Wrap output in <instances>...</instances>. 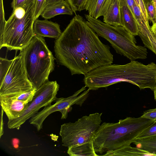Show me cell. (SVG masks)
<instances>
[{
    "instance_id": "4316f807",
    "label": "cell",
    "mask_w": 156,
    "mask_h": 156,
    "mask_svg": "<svg viewBox=\"0 0 156 156\" xmlns=\"http://www.w3.org/2000/svg\"><path fill=\"white\" fill-rule=\"evenodd\" d=\"M148 13L149 20L152 24L155 23V13L152 2L147 3L145 5Z\"/></svg>"
},
{
    "instance_id": "ffe728a7",
    "label": "cell",
    "mask_w": 156,
    "mask_h": 156,
    "mask_svg": "<svg viewBox=\"0 0 156 156\" xmlns=\"http://www.w3.org/2000/svg\"><path fill=\"white\" fill-rule=\"evenodd\" d=\"M133 143L136 147L156 156V137L136 140Z\"/></svg>"
},
{
    "instance_id": "ac0fdd59",
    "label": "cell",
    "mask_w": 156,
    "mask_h": 156,
    "mask_svg": "<svg viewBox=\"0 0 156 156\" xmlns=\"http://www.w3.org/2000/svg\"><path fill=\"white\" fill-rule=\"evenodd\" d=\"M67 154L70 156H98L95 151L92 140L68 147Z\"/></svg>"
},
{
    "instance_id": "cb8c5ba5",
    "label": "cell",
    "mask_w": 156,
    "mask_h": 156,
    "mask_svg": "<svg viewBox=\"0 0 156 156\" xmlns=\"http://www.w3.org/2000/svg\"><path fill=\"white\" fill-rule=\"evenodd\" d=\"M36 90L34 88L32 90L23 93L12 98L20 101L29 103L33 99Z\"/></svg>"
},
{
    "instance_id": "7a4b0ae2",
    "label": "cell",
    "mask_w": 156,
    "mask_h": 156,
    "mask_svg": "<svg viewBox=\"0 0 156 156\" xmlns=\"http://www.w3.org/2000/svg\"><path fill=\"white\" fill-rule=\"evenodd\" d=\"M83 81L90 90L125 82L136 85L140 90L149 88L154 91L156 86V64L151 62L145 65L132 60L125 65H104L84 75Z\"/></svg>"
},
{
    "instance_id": "d4e9b609",
    "label": "cell",
    "mask_w": 156,
    "mask_h": 156,
    "mask_svg": "<svg viewBox=\"0 0 156 156\" xmlns=\"http://www.w3.org/2000/svg\"><path fill=\"white\" fill-rule=\"evenodd\" d=\"M46 0H35L34 11V20L38 18L46 6Z\"/></svg>"
},
{
    "instance_id": "603a6c76",
    "label": "cell",
    "mask_w": 156,
    "mask_h": 156,
    "mask_svg": "<svg viewBox=\"0 0 156 156\" xmlns=\"http://www.w3.org/2000/svg\"><path fill=\"white\" fill-rule=\"evenodd\" d=\"M73 12L76 14V12H80L86 9L88 0H67Z\"/></svg>"
},
{
    "instance_id": "7c38bea8",
    "label": "cell",
    "mask_w": 156,
    "mask_h": 156,
    "mask_svg": "<svg viewBox=\"0 0 156 156\" xmlns=\"http://www.w3.org/2000/svg\"><path fill=\"white\" fill-rule=\"evenodd\" d=\"M0 105L8 120L19 117L28 107L29 103L19 101L14 98L0 97Z\"/></svg>"
},
{
    "instance_id": "3957f363",
    "label": "cell",
    "mask_w": 156,
    "mask_h": 156,
    "mask_svg": "<svg viewBox=\"0 0 156 156\" xmlns=\"http://www.w3.org/2000/svg\"><path fill=\"white\" fill-rule=\"evenodd\" d=\"M154 122L141 117H127L116 123L104 122L92 138L95 151L102 154L130 145L143 130Z\"/></svg>"
},
{
    "instance_id": "d590c367",
    "label": "cell",
    "mask_w": 156,
    "mask_h": 156,
    "mask_svg": "<svg viewBox=\"0 0 156 156\" xmlns=\"http://www.w3.org/2000/svg\"><path fill=\"white\" fill-rule=\"evenodd\" d=\"M136 5L140 7L139 0H134Z\"/></svg>"
},
{
    "instance_id": "277c9868",
    "label": "cell",
    "mask_w": 156,
    "mask_h": 156,
    "mask_svg": "<svg viewBox=\"0 0 156 156\" xmlns=\"http://www.w3.org/2000/svg\"><path fill=\"white\" fill-rule=\"evenodd\" d=\"M35 0L13 9L0 38V49L22 51L35 35L33 29Z\"/></svg>"
},
{
    "instance_id": "83f0119b",
    "label": "cell",
    "mask_w": 156,
    "mask_h": 156,
    "mask_svg": "<svg viewBox=\"0 0 156 156\" xmlns=\"http://www.w3.org/2000/svg\"><path fill=\"white\" fill-rule=\"evenodd\" d=\"M140 117L156 122V108L145 111Z\"/></svg>"
},
{
    "instance_id": "d6986e66",
    "label": "cell",
    "mask_w": 156,
    "mask_h": 156,
    "mask_svg": "<svg viewBox=\"0 0 156 156\" xmlns=\"http://www.w3.org/2000/svg\"><path fill=\"white\" fill-rule=\"evenodd\" d=\"M99 156H153L149 153L136 147H133L130 145L118 149L106 152L105 154Z\"/></svg>"
},
{
    "instance_id": "ba28073f",
    "label": "cell",
    "mask_w": 156,
    "mask_h": 156,
    "mask_svg": "<svg viewBox=\"0 0 156 156\" xmlns=\"http://www.w3.org/2000/svg\"><path fill=\"white\" fill-rule=\"evenodd\" d=\"M34 89L27 76L22 56L20 53L13 59L7 74L0 84V97L12 98Z\"/></svg>"
},
{
    "instance_id": "5bb4252c",
    "label": "cell",
    "mask_w": 156,
    "mask_h": 156,
    "mask_svg": "<svg viewBox=\"0 0 156 156\" xmlns=\"http://www.w3.org/2000/svg\"><path fill=\"white\" fill-rule=\"evenodd\" d=\"M120 10L122 26L134 36L138 35V30L135 19L126 0H120Z\"/></svg>"
},
{
    "instance_id": "4dcf8cb0",
    "label": "cell",
    "mask_w": 156,
    "mask_h": 156,
    "mask_svg": "<svg viewBox=\"0 0 156 156\" xmlns=\"http://www.w3.org/2000/svg\"><path fill=\"white\" fill-rule=\"evenodd\" d=\"M151 30L154 36L156 39V23L152 24L151 27Z\"/></svg>"
},
{
    "instance_id": "836d02e7",
    "label": "cell",
    "mask_w": 156,
    "mask_h": 156,
    "mask_svg": "<svg viewBox=\"0 0 156 156\" xmlns=\"http://www.w3.org/2000/svg\"><path fill=\"white\" fill-rule=\"evenodd\" d=\"M145 5L146 4L149 2H152V0H142Z\"/></svg>"
},
{
    "instance_id": "f546056e",
    "label": "cell",
    "mask_w": 156,
    "mask_h": 156,
    "mask_svg": "<svg viewBox=\"0 0 156 156\" xmlns=\"http://www.w3.org/2000/svg\"><path fill=\"white\" fill-rule=\"evenodd\" d=\"M31 0H12L11 5L13 9L22 6L26 3Z\"/></svg>"
},
{
    "instance_id": "e0dca14e",
    "label": "cell",
    "mask_w": 156,
    "mask_h": 156,
    "mask_svg": "<svg viewBox=\"0 0 156 156\" xmlns=\"http://www.w3.org/2000/svg\"><path fill=\"white\" fill-rule=\"evenodd\" d=\"M112 0H88L86 9L89 14L98 19L105 14Z\"/></svg>"
},
{
    "instance_id": "9a60e30c",
    "label": "cell",
    "mask_w": 156,
    "mask_h": 156,
    "mask_svg": "<svg viewBox=\"0 0 156 156\" xmlns=\"http://www.w3.org/2000/svg\"><path fill=\"white\" fill-rule=\"evenodd\" d=\"M138 35L145 46L156 55V39L153 34L149 22L144 20L137 23Z\"/></svg>"
},
{
    "instance_id": "7402d4cb",
    "label": "cell",
    "mask_w": 156,
    "mask_h": 156,
    "mask_svg": "<svg viewBox=\"0 0 156 156\" xmlns=\"http://www.w3.org/2000/svg\"><path fill=\"white\" fill-rule=\"evenodd\" d=\"M12 61L13 59L9 60L0 58V84L3 81Z\"/></svg>"
},
{
    "instance_id": "30bf717a",
    "label": "cell",
    "mask_w": 156,
    "mask_h": 156,
    "mask_svg": "<svg viewBox=\"0 0 156 156\" xmlns=\"http://www.w3.org/2000/svg\"><path fill=\"white\" fill-rule=\"evenodd\" d=\"M86 87L85 86L83 87L68 97L57 98L54 104L45 106L43 110L30 119L29 122L39 131L42 128L43 122L46 119L54 112H60L62 114L61 119H66L68 112L72 109V105L76 104L81 106L87 98L90 90L89 88L85 90Z\"/></svg>"
},
{
    "instance_id": "f1b7e54d",
    "label": "cell",
    "mask_w": 156,
    "mask_h": 156,
    "mask_svg": "<svg viewBox=\"0 0 156 156\" xmlns=\"http://www.w3.org/2000/svg\"><path fill=\"white\" fill-rule=\"evenodd\" d=\"M140 8L142 14L146 21L149 22L148 13L145 5L142 0H139Z\"/></svg>"
},
{
    "instance_id": "d6a6232c",
    "label": "cell",
    "mask_w": 156,
    "mask_h": 156,
    "mask_svg": "<svg viewBox=\"0 0 156 156\" xmlns=\"http://www.w3.org/2000/svg\"><path fill=\"white\" fill-rule=\"evenodd\" d=\"M155 13V23H156V0H152Z\"/></svg>"
},
{
    "instance_id": "9c48e42d",
    "label": "cell",
    "mask_w": 156,
    "mask_h": 156,
    "mask_svg": "<svg viewBox=\"0 0 156 156\" xmlns=\"http://www.w3.org/2000/svg\"><path fill=\"white\" fill-rule=\"evenodd\" d=\"M59 86L56 81L48 80L36 90L32 100L26 110L18 118L8 120V127L19 129L21 126L38 112L41 108L50 105L57 98Z\"/></svg>"
},
{
    "instance_id": "484cf974",
    "label": "cell",
    "mask_w": 156,
    "mask_h": 156,
    "mask_svg": "<svg viewBox=\"0 0 156 156\" xmlns=\"http://www.w3.org/2000/svg\"><path fill=\"white\" fill-rule=\"evenodd\" d=\"M0 38L2 35L4 29L6 21L5 19L3 0H0Z\"/></svg>"
},
{
    "instance_id": "52a82bcc",
    "label": "cell",
    "mask_w": 156,
    "mask_h": 156,
    "mask_svg": "<svg viewBox=\"0 0 156 156\" xmlns=\"http://www.w3.org/2000/svg\"><path fill=\"white\" fill-rule=\"evenodd\" d=\"M102 114L96 112L83 116L74 122L62 124L59 132L62 145L68 147L92 140L101 125Z\"/></svg>"
},
{
    "instance_id": "6da1fadb",
    "label": "cell",
    "mask_w": 156,
    "mask_h": 156,
    "mask_svg": "<svg viewBox=\"0 0 156 156\" xmlns=\"http://www.w3.org/2000/svg\"><path fill=\"white\" fill-rule=\"evenodd\" d=\"M55 56L72 75H85L97 67L112 64L113 55L83 17L76 15L55 42Z\"/></svg>"
},
{
    "instance_id": "5b68a950",
    "label": "cell",
    "mask_w": 156,
    "mask_h": 156,
    "mask_svg": "<svg viewBox=\"0 0 156 156\" xmlns=\"http://www.w3.org/2000/svg\"><path fill=\"white\" fill-rule=\"evenodd\" d=\"M20 53L28 78L37 90L48 80L54 69L55 58L43 37L36 35Z\"/></svg>"
},
{
    "instance_id": "4fadbf2b",
    "label": "cell",
    "mask_w": 156,
    "mask_h": 156,
    "mask_svg": "<svg viewBox=\"0 0 156 156\" xmlns=\"http://www.w3.org/2000/svg\"><path fill=\"white\" fill-rule=\"evenodd\" d=\"M73 11L67 0L46 5L41 16L45 19L62 14L72 15Z\"/></svg>"
},
{
    "instance_id": "8992f818",
    "label": "cell",
    "mask_w": 156,
    "mask_h": 156,
    "mask_svg": "<svg viewBox=\"0 0 156 156\" xmlns=\"http://www.w3.org/2000/svg\"><path fill=\"white\" fill-rule=\"evenodd\" d=\"M85 16L88 25L98 36L108 41L117 53L131 61L147 58V48L136 45L135 36L124 27L107 24L89 14Z\"/></svg>"
},
{
    "instance_id": "e575fe53",
    "label": "cell",
    "mask_w": 156,
    "mask_h": 156,
    "mask_svg": "<svg viewBox=\"0 0 156 156\" xmlns=\"http://www.w3.org/2000/svg\"><path fill=\"white\" fill-rule=\"evenodd\" d=\"M153 91L154 92V98L156 101V86Z\"/></svg>"
},
{
    "instance_id": "8fae6325",
    "label": "cell",
    "mask_w": 156,
    "mask_h": 156,
    "mask_svg": "<svg viewBox=\"0 0 156 156\" xmlns=\"http://www.w3.org/2000/svg\"><path fill=\"white\" fill-rule=\"evenodd\" d=\"M33 29L36 35L55 39L58 38L62 33L59 24L46 19L35 20L33 24Z\"/></svg>"
},
{
    "instance_id": "2e32d148",
    "label": "cell",
    "mask_w": 156,
    "mask_h": 156,
    "mask_svg": "<svg viewBox=\"0 0 156 156\" xmlns=\"http://www.w3.org/2000/svg\"><path fill=\"white\" fill-rule=\"evenodd\" d=\"M120 9V0H112L103 16L104 22L114 26H122Z\"/></svg>"
},
{
    "instance_id": "1f68e13d",
    "label": "cell",
    "mask_w": 156,
    "mask_h": 156,
    "mask_svg": "<svg viewBox=\"0 0 156 156\" xmlns=\"http://www.w3.org/2000/svg\"><path fill=\"white\" fill-rule=\"evenodd\" d=\"M64 0H46V6L62 1Z\"/></svg>"
},
{
    "instance_id": "44dd1931",
    "label": "cell",
    "mask_w": 156,
    "mask_h": 156,
    "mask_svg": "<svg viewBox=\"0 0 156 156\" xmlns=\"http://www.w3.org/2000/svg\"><path fill=\"white\" fill-rule=\"evenodd\" d=\"M156 137V122L143 130L137 137L136 140L151 138Z\"/></svg>"
}]
</instances>
